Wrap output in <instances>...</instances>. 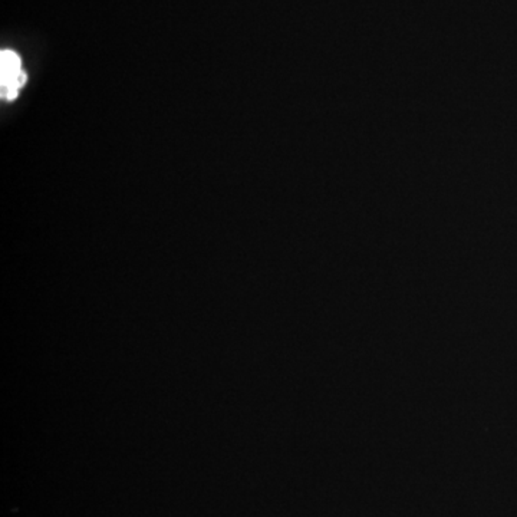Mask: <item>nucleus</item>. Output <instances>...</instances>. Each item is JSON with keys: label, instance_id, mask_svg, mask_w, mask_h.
<instances>
[{"label": "nucleus", "instance_id": "1", "mask_svg": "<svg viewBox=\"0 0 517 517\" xmlns=\"http://www.w3.org/2000/svg\"><path fill=\"white\" fill-rule=\"evenodd\" d=\"M26 82V73L22 71L20 58L13 50H2L0 53V85L2 98L13 101L20 88Z\"/></svg>", "mask_w": 517, "mask_h": 517}]
</instances>
